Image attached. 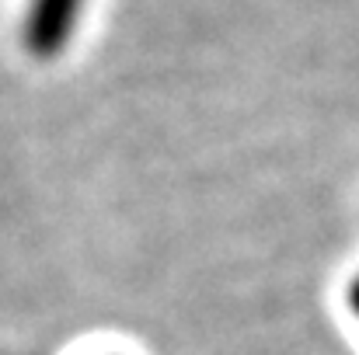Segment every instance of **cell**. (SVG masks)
I'll use <instances>...</instances> for the list:
<instances>
[{"mask_svg": "<svg viewBox=\"0 0 359 355\" xmlns=\"http://www.w3.org/2000/svg\"><path fill=\"white\" fill-rule=\"evenodd\" d=\"M346 300H349V310L356 314V321H359V275L349 282V293H346Z\"/></svg>", "mask_w": 359, "mask_h": 355, "instance_id": "2", "label": "cell"}, {"mask_svg": "<svg viewBox=\"0 0 359 355\" xmlns=\"http://www.w3.org/2000/svg\"><path fill=\"white\" fill-rule=\"evenodd\" d=\"M88 0H28L21 21V42L35 60H56L70 49Z\"/></svg>", "mask_w": 359, "mask_h": 355, "instance_id": "1", "label": "cell"}]
</instances>
